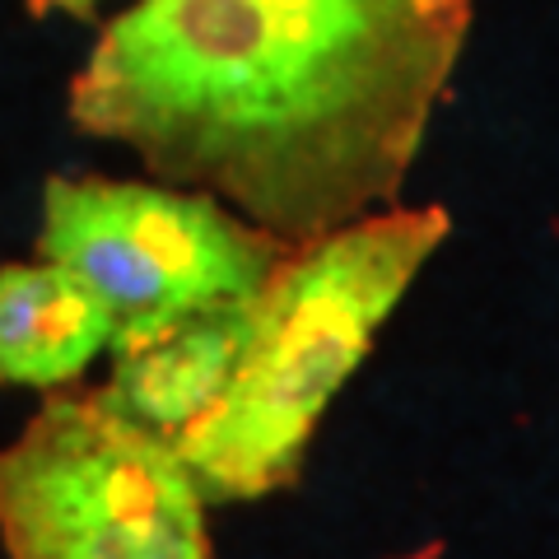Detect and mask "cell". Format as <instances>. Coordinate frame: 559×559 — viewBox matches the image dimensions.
Returning a JSON list of instances; mask_svg holds the SVG:
<instances>
[{
    "label": "cell",
    "mask_w": 559,
    "mask_h": 559,
    "mask_svg": "<svg viewBox=\"0 0 559 559\" xmlns=\"http://www.w3.org/2000/svg\"><path fill=\"white\" fill-rule=\"evenodd\" d=\"M476 0H135L70 80V121L285 248L388 205Z\"/></svg>",
    "instance_id": "cell-1"
},
{
    "label": "cell",
    "mask_w": 559,
    "mask_h": 559,
    "mask_svg": "<svg viewBox=\"0 0 559 559\" xmlns=\"http://www.w3.org/2000/svg\"><path fill=\"white\" fill-rule=\"evenodd\" d=\"M443 238V210H382L289 248L257 294L229 392L173 443L205 499H257L294 476L331 396Z\"/></svg>",
    "instance_id": "cell-2"
},
{
    "label": "cell",
    "mask_w": 559,
    "mask_h": 559,
    "mask_svg": "<svg viewBox=\"0 0 559 559\" xmlns=\"http://www.w3.org/2000/svg\"><path fill=\"white\" fill-rule=\"evenodd\" d=\"M0 540L10 559H210L178 448L103 396L47 401L0 452Z\"/></svg>",
    "instance_id": "cell-3"
},
{
    "label": "cell",
    "mask_w": 559,
    "mask_h": 559,
    "mask_svg": "<svg viewBox=\"0 0 559 559\" xmlns=\"http://www.w3.org/2000/svg\"><path fill=\"white\" fill-rule=\"evenodd\" d=\"M38 252L75 271L117 331L248 304L289 257L280 238L205 191L112 178H51Z\"/></svg>",
    "instance_id": "cell-4"
},
{
    "label": "cell",
    "mask_w": 559,
    "mask_h": 559,
    "mask_svg": "<svg viewBox=\"0 0 559 559\" xmlns=\"http://www.w3.org/2000/svg\"><path fill=\"white\" fill-rule=\"evenodd\" d=\"M252 308L257 299L219 304L154 326L117 331L112 378L98 396L131 425L178 443L229 392L252 331Z\"/></svg>",
    "instance_id": "cell-5"
},
{
    "label": "cell",
    "mask_w": 559,
    "mask_h": 559,
    "mask_svg": "<svg viewBox=\"0 0 559 559\" xmlns=\"http://www.w3.org/2000/svg\"><path fill=\"white\" fill-rule=\"evenodd\" d=\"M117 322L108 304L57 261L0 266V382L61 388L112 349Z\"/></svg>",
    "instance_id": "cell-6"
},
{
    "label": "cell",
    "mask_w": 559,
    "mask_h": 559,
    "mask_svg": "<svg viewBox=\"0 0 559 559\" xmlns=\"http://www.w3.org/2000/svg\"><path fill=\"white\" fill-rule=\"evenodd\" d=\"M38 10H51V14H94L98 0H33Z\"/></svg>",
    "instance_id": "cell-7"
}]
</instances>
